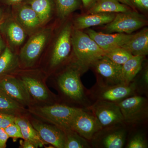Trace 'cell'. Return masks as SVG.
<instances>
[{"label":"cell","mask_w":148,"mask_h":148,"mask_svg":"<svg viewBox=\"0 0 148 148\" xmlns=\"http://www.w3.org/2000/svg\"><path fill=\"white\" fill-rule=\"evenodd\" d=\"M65 133L64 148H90L88 140L72 130H64Z\"/></svg>","instance_id":"cell-26"},{"label":"cell","mask_w":148,"mask_h":148,"mask_svg":"<svg viewBox=\"0 0 148 148\" xmlns=\"http://www.w3.org/2000/svg\"><path fill=\"white\" fill-rule=\"evenodd\" d=\"M51 34V30L49 28L40 29L32 34L19 53V57L24 65L29 67L34 65L41 54Z\"/></svg>","instance_id":"cell-5"},{"label":"cell","mask_w":148,"mask_h":148,"mask_svg":"<svg viewBox=\"0 0 148 148\" xmlns=\"http://www.w3.org/2000/svg\"><path fill=\"white\" fill-rule=\"evenodd\" d=\"M54 2L57 14L62 19L69 16L81 5L80 0H54Z\"/></svg>","instance_id":"cell-25"},{"label":"cell","mask_w":148,"mask_h":148,"mask_svg":"<svg viewBox=\"0 0 148 148\" xmlns=\"http://www.w3.org/2000/svg\"><path fill=\"white\" fill-rule=\"evenodd\" d=\"M29 95L35 99L44 101L49 97L45 86L38 80L30 77L24 76L21 80Z\"/></svg>","instance_id":"cell-24"},{"label":"cell","mask_w":148,"mask_h":148,"mask_svg":"<svg viewBox=\"0 0 148 148\" xmlns=\"http://www.w3.org/2000/svg\"><path fill=\"white\" fill-rule=\"evenodd\" d=\"M133 56H145L148 53V29L145 28L132 35V37L121 47Z\"/></svg>","instance_id":"cell-19"},{"label":"cell","mask_w":148,"mask_h":148,"mask_svg":"<svg viewBox=\"0 0 148 148\" xmlns=\"http://www.w3.org/2000/svg\"><path fill=\"white\" fill-rule=\"evenodd\" d=\"M122 124L102 128L91 140L96 147L122 148L124 147L127 130Z\"/></svg>","instance_id":"cell-9"},{"label":"cell","mask_w":148,"mask_h":148,"mask_svg":"<svg viewBox=\"0 0 148 148\" xmlns=\"http://www.w3.org/2000/svg\"><path fill=\"white\" fill-rule=\"evenodd\" d=\"M3 16V11L0 8V23H1V21L2 20Z\"/></svg>","instance_id":"cell-41"},{"label":"cell","mask_w":148,"mask_h":148,"mask_svg":"<svg viewBox=\"0 0 148 148\" xmlns=\"http://www.w3.org/2000/svg\"><path fill=\"white\" fill-rule=\"evenodd\" d=\"M120 109L124 123L135 124L148 117V101L140 95H132L116 103Z\"/></svg>","instance_id":"cell-6"},{"label":"cell","mask_w":148,"mask_h":148,"mask_svg":"<svg viewBox=\"0 0 148 148\" xmlns=\"http://www.w3.org/2000/svg\"><path fill=\"white\" fill-rule=\"evenodd\" d=\"M14 123L20 127L23 139L29 141L35 147H42L45 143L41 140L36 130L27 120L16 117Z\"/></svg>","instance_id":"cell-23"},{"label":"cell","mask_w":148,"mask_h":148,"mask_svg":"<svg viewBox=\"0 0 148 148\" xmlns=\"http://www.w3.org/2000/svg\"><path fill=\"white\" fill-rule=\"evenodd\" d=\"M105 56H107L114 63L123 65L133 55L126 49L120 47L115 48L106 51Z\"/></svg>","instance_id":"cell-27"},{"label":"cell","mask_w":148,"mask_h":148,"mask_svg":"<svg viewBox=\"0 0 148 148\" xmlns=\"http://www.w3.org/2000/svg\"><path fill=\"white\" fill-rule=\"evenodd\" d=\"M0 90L18 103L27 104L29 94L21 81L12 77H6L0 80Z\"/></svg>","instance_id":"cell-16"},{"label":"cell","mask_w":148,"mask_h":148,"mask_svg":"<svg viewBox=\"0 0 148 148\" xmlns=\"http://www.w3.org/2000/svg\"><path fill=\"white\" fill-rule=\"evenodd\" d=\"M71 44L77 62L87 69L106 54L88 35L81 30L73 29Z\"/></svg>","instance_id":"cell-1"},{"label":"cell","mask_w":148,"mask_h":148,"mask_svg":"<svg viewBox=\"0 0 148 148\" xmlns=\"http://www.w3.org/2000/svg\"><path fill=\"white\" fill-rule=\"evenodd\" d=\"M1 35V29H0V35Z\"/></svg>","instance_id":"cell-42"},{"label":"cell","mask_w":148,"mask_h":148,"mask_svg":"<svg viewBox=\"0 0 148 148\" xmlns=\"http://www.w3.org/2000/svg\"><path fill=\"white\" fill-rule=\"evenodd\" d=\"M82 108L57 105L37 108L35 113L64 130H71L74 116Z\"/></svg>","instance_id":"cell-3"},{"label":"cell","mask_w":148,"mask_h":148,"mask_svg":"<svg viewBox=\"0 0 148 148\" xmlns=\"http://www.w3.org/2000/svg\"><path fill=\"white\" fill-rule=\"evenodd\" d=\"M87 34L105 52L115 48L121 47L133 35L122 33L105 34L91 29L87 30Z\"/></svg>","instance_id":"cell-14"},{"label":"cell","mask_w":148,"mask_h":148,"mask_svg":"<svg viewBox=\"0 0 148 148\" xmlns=\"http://www.w3.org/2000/svg\"><path fill=\"white\" fill-rule=\"evenodd\" d=\"M20 145L21 148H35V147L33 144L30 143L28 140H24V141H20Z\"/></svg>","instance_id":"cell-37"},{"label":"cell","mask_w":148,"mask_h":148,"mask_svg":"<svg viewBox=\"0 0 148 148\" xmlns=\"http://www.w3.org/2000/svg\"><path fill=\"white\" fill-rule=\"evenodd\" d=\"M127 148H147L148 143L143 133H137L133 135L127 143Z\"/></svg>","instance_id":"cell-30"},{"label":"cell","mask_w":148,"mask_h":148,"mask_svg":"<svg viewBox=\"0 0 148 148\" xmlns=\"http://www.w3.org/2000/svg\"><path fill=\"white\" fill-rule=\"evenodd\" d=\"M144 58L142 56H133L122 65V77L124 83L128 84L133 82L142 69Z\"/></svg>","instance_id":"cell-22"},{"label":"cell","mask_w":148,"mask_h":148,"mask_svg":"<svg viewBox=\"0 0 148 148\" xmlns=\"http://www.w3.org/2000/svg\"><path fill=\"white\" fill-rule=\"evenodd\" d=\"M6 47L3 40L2 38L1 35H0V56L3 53V51L5 49Z\"/></svg>","instance_id":"cell-39"},{"label":"cell","mask_w":148,"mask_h":148,"mask_svg":"<svg viewBox=\"0 0 148 148\" xmlns=\"http://www.w3.org/2000/svg\"><path fill=\"white\" fill-rule=\"evenodd\" d=\"M15 119L16 117L12 115L0 112V128L4 129L10 125L14 123Z\"/></svg>","instance_id":"cell-32"},{"label":"cell","mask_w":148,"mask_h":148,"mask_svg":"<svg viewBox=\"0 0 148 148\" xmlns=\"http://www.w3.org/2000/svg\"><path fill=\"white\" fill-rule=\"evenodd\" d=\"M12 6V17L27 34H33L43 25L36 12L26 3L23 2Z\"/></svg>","instance_id":"cell-11"},{"label":"cell","mask_w":148,"mask_h":148,"mask_svg":"<svg viewBox=\"0 0 148 148\" xmlns=\"http://www.w3.org/2000/svg\"><path fill=\"white\" fill-rule=\"evenodd\" d=\"M24 2L36 12L43 25L49 21L55 8L54 0H25Z\"/></svg>","instance_id":"cell-21"},{"label":"cell","mask_w":148,"mask_h":148,"mask_svg":"<svg viewBox=\"0 0 148 148\" xmlns=\"http://www.w3.org/2000/svg\"><path fill=\"white\" fill-rule=\"evenodd\" d=\"M92 66L105 79L103 83L99 84L111 85L124 83L122 77V65L114 63L107 56H104Z\"/></svg>","instance_id":"cell-13"},{"label":"cell","mask_w":148,"mask_h":148,"mask_svg":"<svg viewBox=\"0 0 148 148\" xmlns=\"http://www.w3.org/2000/svg\"><path fill=\"white\" fill-rule=\"evenodd\" d=\"M138 90L136 82L128 84L121 83L106 85L98 83L91 91L92 97L96 100L117 103L134 95Z\"/></svg>","instance_id":"cell-4"},{"label":"cell","mask_w":148,"mask_h":148,"mask_svg":"<svg viewBox=\"0 0 148 148\" xmlns=\"http://www.w3.org/2000/svg\"><path fill=\"white\" fill-rule=\"evenodd\" d=\"M102 129L95 116L83 109L76 114L71 125V130L88 141H91Z\"/></svg>","instance_id":"cell-10"},{"label":"cell","mask_w":148,"mask_h":148,"mask_svg":"<svg viewBox=\"0 0 148 148\" xmlns=\"http://www.w3.org/2000/svg\"><path fill=\"white\" fill-rule=\"evenodd\" d=\"M25 0H3L6 4L13 6L23 2Z\"/></svg>","instance_id":"cell-38"},{"label":"cell","mask_w":148,"mask_h":148,"mask_svg":"<svg viewBox=\"0 0 148 148\" xmlns=\"http://www.w3.org/2000/svg\"><path fill=\"white\" fill-rule=\"evenodd\" d=\"M134 7L143 10L147 11L148 0H130Z\"/></svg>","instance_id":"cell-33"},{"label":"cell","mask_w":148,"mask_h":148,"mask_svg":"<svg viewBox=\"0 0 148 148\" xmlns=\"http://www.w3.org/2000/svg\"><path fill=\"white\" fill-rule=\"evenodd\" d=\"M15 62V56L10 49L6 47L0 56V75L8 71Z\"/></svg>","instance_id":"cell-28"},{"label":"cell","mask_w":148,"mask_h":148,"mask_svg":"<svg viewBox=\"0 0 148 148\" xmlns=\"http://www.w3.org/2000/svg\"><path fill=\"white\" fill-rule=\"evenodd\" d=\"M77 17L74 21V29L81 30L89 27L108 24L114 18V13L89 14Z\"/></svg>","instance_id":"cell-18"},{"label":"cell","mask_w":148,"mask_h":148,"mask_svg":"<svg viewBox=\"0 0 148 148\" xmlns=\"http://www.w3.org/2000/svg\"><path fill=\"white\" fill-rule=\"evenodd\" d=\"M84 8L89 9L95 4L97 0H80Z\"/></svg>","instance_id":"cell-35"},{"label":"cell","mask_w":148,"mask_h":148,"mask_svg":"<svg viewBox=\"0 0 148 148\" xmlns=\"http://www.w3.org/2000/svg\"><path fill=\"white\" fill-rule=\"evenodd\" d=\"M4 130L9 138H13L14 140L18 138L23 139L20 127L15 123L10 125Z\"/></svg>","instance_id":"cell-31"},{"label":"cell","mask_w":148,"mask_h":148,"mask_svg":"<svg viewBox=\"0 0 148 148\" xmlns=\"http://www.w3.org/2000/svg\"><path fill=\"white\" fill-rule=\"evenodd\" d=\"M9 138L3 128H0V148L6 147V143Z\"/></svg>","instance_id":"cell-34"},{"label":"cell","mask_w":148,"mask_h":148,"mask_svg":"<svg viewBox=\"0 0 148 148\" xmlns=\"http://www.w3.org/2000/svg\"><path fill=\"white\" fill-rule=\"evenodd\" d=\"M118 1L121 3L128 6L131 8H135V7L130 2V0H118Z\"/></svg>","instance_id":"cell-40"},{"label":"cell","mask_w":148,"mask_h":148,"mask_svg":"<svg viewBox=\"0 0 148 148\" xmlns=\"http://www.w3.org/2000/svg\"><path fill=\"white\" fill-rule=\"evenodd\" d=\"M0 29L5 34L10 45L13 46H19L26 39L27 33L13 17L0 24Z\"/></svg>","instance_id":"cell-17"},{"label":"cell","mask_w":148,"mask_h":148,"mask_svg":"<svg viewBox=\"0 0 148 148\" xmlns=\"http://www.w3.org/2000/svg\"><path fill=\"white\" fill-rule=\"evenodd\" d=\"M87 108L98 119L102 128L124 123L120 109L116 103L96 100Z\"/></svg>","instance_id":"cell-8"},{"label":"cell","mask_w":148,"mask_h":148,"mask_svg":"<svg viewBox=\"0 0 148 148\" xmlns=\"http://www.w3.org/2000/svg\"><path fill=\"white\" fill-rule=\"evenodd\" d=\"M32 124L45 143L56 148H64L65 133L63 130L56 125L52 126L34 121Z\"/></svg>","instance_id":"cell-15"},{"label":"cell","mask_w":148,"mask_h":148,"mask_svg":"<svg viewBox=\"0 0 148 148\" xmlns=\"http://www.w3.org/2000/svg\"><path fill=\"white\" fill-rule=\"evenodd\" d=\"M141 84L143 86H145V87H148V71L147 69H146L143 75L142 78V82H141Z\"/></svg>","instance_id":"cell-36"},{"label":"cell","mask_w":148,"mask_h":148,"mask_svg":"<svg viewBox=\"0 0 148 148\" xmlns=\"http://www.w3.org/2000/svg\"><path fill=\"white\" fill-rule=\"evenodd\" d=\"M72 25L68 23L61 29L54 45L51 65L53 67L58 66L67 58L71 47Z\"/></svg>","instance_id":"cell-12"},{"label":"cell","mask_w":148,"mask_h":148,"mask_svg":"<svg viewBox=\"0 0 148 148\" xmlns=\"http://www.w3.org/2000/svg\"><path fill=\"white\" fill-rule=\"evenodd\" d=\"M77 63L76 67L67 69L59 76L58 84L60 89L66 96L73 101L84 104L86 95L80 75L82 72L87 69Z\"/></svg>","instance_id":"cell-2"},{"label":"cell","mask_w":148,"mask_h":148,"mask_svg":"<svg viewBox=\"0 0 148 148\" xmlns=\"http://www.w3.org/2000/svg\"><path fill=\"white\" fill-rule=\"evenodd\" d=\"M20 107L18 102L0 90V111H17L20 109Z\"/></svg>","instance_id":"cell-29"},{"label":"cell","mask_w":148,"mask_h":148,"mask_svg":"<svg viewBox=\"0 0 148 148\" xmlns=\"http://www.w3.org/2000/svg\"><path fill=\"white\" fill-rule=\"evenodd\" d=\"M128 6L121 3L118 0H97L88 13H114L124 12L130 10Z\"/></svg>","instance_id":"cell-20"},{"label":"cell","mask_w":148,"mask_h":148,"mask_svg":"<svg viewBox=\"0 0 148 148\" xmlns=\"http://www.w3.org/2000/svg\"><path fill=\"white\" fill-rule=\"evenodd\" d=\"M147 21L144 16L131 10L116 14L113 21L107 24L106 32L131 34L132 33L145 26Z\"/></svg>","instance_id":"cell-7"}]
</instances>
